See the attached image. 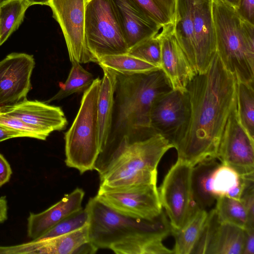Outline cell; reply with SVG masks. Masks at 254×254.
Instances as JSON below:
<instances>
[{
	"mask_svg": "<svg viewBox=\"0 0 254 254\" xmlns=\"http://www.w3.org/2000/svg\"><path fill=\"white\" fill-rule=\"evenodd\" d=\"M97 64L102 68L124 75L146 73L160 68L127 53L100 57Z\"/></svg>",
	"mask_w": 254,
	"mask_h": 254,
	"instance_id": "cell-26",
	"label": "cell"
},
{
	"mask_svg": "<svg viewBox=\"0 0 254 254\" xmlns=\"http://www.w3.org/2000/svg\"><path fill=\"white\" fill-rule=\"evenodd\" d=\"M172 148H174L173 144L159 134L118 146L99 174L100 185L134 175L157 181L158 165L164 155Z\"/></svg>",
	"mask_w": 254,
	"mask_h": 254,
	"instance_id": "cell-6",
	"label": "cell"
},
{
	"mask_svg": "<svg viewBox=\"0 0 254 254\" xmlns=\"http://www.w3.org/2000/svg\"><path fill=\"white\" fill-rule=\"evenodd\" d=\"M237 79L217 52L207 70L197 74L187 87L190 113L186 128L174 143L177 159L194 166L217 159L220 140L236 104Z\"/></svg>",
	"mask_w": 254,
	"mask_h": 254,
	"instance_id": "cell-1",
	"label": "cell"
},
{
	"mask_svg": "<svg viewBox=\"0 0 254 254\" xmlns=\"http://www.w3.org/2000/svg\"><path fill=\"white\" fill-rule=\"evenodd\" d=\"M0 125L22 133L24 137L45 140L48 136L40 130L5 112L0 105Z\"/></svg>",
	"mask_w": 254,
	"mask_h": 254,
	"instance_id": "cell-35",
	"label": "cell"
},
{
	"mask_svg": "<svg viewBox=\"0 0 254 254\" xmlns=\"http://www.w3.org/2000/svg\"><path fill=\"white\" fill-rule=\"evenodd\" d=\"M236 9L244 19L254 24V0H240Z\"/></svg>",
	"mask_w": 254,
	"mask_h": 254,
	"instance_id": "cell-36",
	"label": "cell"
},
{
	"mask_svg": "<svg viewBox=\"0 0 254 254\" xmlns=\"http://www.w3.org/2000/svg\"><path fill=\"white\" fill-rule=\"evenodd\" d=\"M162 28L158 34L161 41V68L173 89L186 91L197 73L175 36L173 24Z\"/></svg>",
	"mask_w": 254,
	"mask_h": 254,
	"instance_id": "cell-14",
	"label": "cell"
},
{
	"mask_svg": "<svg viewBox=\"0 0 254 254\" xmlns=\"http://www.w3.org/2000/svg\"><path fill=\"white\" fill-rule=\"evenodd\" d=\"M101 79H94L83 92L80 107L64 133L65 163L81 174L94 169L100 153L97 105Z\"/></svg>",
	"mask_w": 254,
	"mask_h": 254,
	"instance_id": "cell-5",
	"label": "cell"
},
{
	"mask_svg": "<svg viewBox=\"0 0 254 254\" xmlns=\"http://www.w3.org/2000/svg\"><path fill=\"white\" fill-rule=\"evenodd\" d=\"M64 83L52 100H61L74 94L86 90L92 83L94 78L92 73L81 65V64L74 62Z\"/></svg>",
	"mask_w": 254,
	"mask_h": 254,
	"instance_id": "cell-32",
	"label": "cell"
},
{
	"mask_svg": "<svg viewBox=\"0 0 254 254\" xmlns=\"http://www.w3.org/2000/svg\"><path fill=\"white\" fill-rule=\"evenodd\" d=\"M128 49L156 36L161 28L150 22L129 0H111Z\"/></svg>",
	"mask_w": 254,
	"mask_h": 254,
	"instance_id": "cell-19",
	"label": "cell"
},
{
	"mask_svg": "<svg viewBox=\"0 0 254 254\" xmlns=\"http://www.w3.org/2000/svg\"><path fill=\"white\" fill-rule=\"evenodd\" d=\"M30 6L26 0L0 1V46L16 31L23 21L25 13Z\"/></svg>",
	"mask_w": 254,
	"mask_h": 254,
	"instance_id": "cell-30",
	"label": "cell"
},
{
	"mask_svg": "<svg viewBox=\"0 0 254 254\" xmlns=\"http://www.w3.org/2000/svg\"><path fill=\"white\" fill-rule=\"evenodd\" d=\"M1 107L8 114L19 118L48 136L54 131L64 129L67 125L66 117L60 107L39 101L25 99Z\"/></svg>",
	"mask_w": 254,
	"mask_h": 254,
	"instance_id": "cell-16",
	"label": "cell"
},
{
	"mask_svg": "<svg viewBox=\"0 0 254 254\" xmlns=\"http://www.w3.org/2000/svg\"><path fill=\"white\" fill-rule=\"evenodd\" d=\"M117 75L115 117L107 144L95 165L101 163L119 145L155 135L150 125L151 108L159 98L173 89L161 68L131 75Z\"/></svg>",
	"mask_w": 254,
	"mask_h": 254,
	"instance_id": "cell-2",
	"label": "cell"
},
{
	"mask_svg": "<svg viewBox=\"0 0 254 254\" xmlns=\"http://www.w3.org/2000/svg\"><path fill=\"white\" fill-rule=\"evenodd\" d=\"M84 195L83 190L77 188L46 210L30 212L27 218L28 237L32 240L39 239L65 217L81 209Z\"/></svg>",
	"mask_w": 254,
	"mask_h": 254,
	"instance_id": "cell-18",
	"label": "cell"
},
{
	"mask_svg": "<svg viewBox=\"0 0 254 254\" xmlns=\"http://www.w3.org/2000/svg\"><path fill=\"white\" fill-rule=\"evenodd\" d=\"M207 215V210L197 208L181 228L176 230L172 228L171 235L175 241L173 254H191Z\"/></svg>",
	"mask_w": 254,
	"mask_h": 254,
	"instance_id": "cell-25",
	"label": "cell"
},
{
	"mask_svg": "<svg viewBox=\"0 0 254 254\" xmlns=\"http://www.w3.org/2000/svg\"><path fill=\"white\" fill-rule=\"evenodd\" d=\"M95 197L115 211L135 219L152 220L163 210L156 184L100 185Z\"/></svg>",
	"mask_w": 254,
	"mask_h": 254,
	"instance_id": "cell-9",
	"label": "cell"
},
{
	"mask_svg": "<svg viewBox=\"0 0 254 254\" xmlns=\"http://www.w3.org/2000/svg\"><path fill=\"white\" fill-rule=\"evenodd\" d=\"M7 201L5 196L0 197V223L7 219Z\"/></svg>",
	"mask_w": 254,
	"mask_h": 254,
	"instance_id": "cell-40",
	"label": "cell"
},
{
	"mask_svg": "<svg viewBox=\"0 0 254 254\" xmlns=\"http://www.w3.org/2000/svg\"><path fill=\"white\" fill-rule=\"evenodd\" d=\"M85 2L86 0H50L47 5L62 30L71 63H97L85 36Z\"/></svg>",
	"mask_w": 254,
	"mask_h": 254,
	"instance_id": "cell-10",
	"label": "cell"
},
{
	"mask_svg": "<svg viewBox=\"0 0 254 254\" xmlns=\"http://www.w3.org/2000/svg\"><path fill=\"white\" fill-rule=\"evenodd\" d=\"M12 173L9 163L0 153V187L9 181Z\"/></svg>",
	"mask_w": 254,
	"mask_h": 254,
	"instance_id": "cell-37",
	"label": "cell"
},
{
	"mask_svg": "<svg viewBox=\"0 0 254 254\" xmlns=\"http://www.w3.org/2000/svg\"><path fill=\"white\" fill-rule=\"evenodd\" d=\"M158 34L130 47L127 53L161 68V41Z\"/></svg>",
	"mask_w": 254,
	"mask_h": 254,
	"instance_id": "cell-34",
	"label": "cell"
},
{
	"mask_svg": "<svg viewBox=\"0 0 254 254\" xmlns=\"http://www.w3.org/2000/svg\"><path fill=\"white\" fill-rule=\"evenodd\" d=\"M193 2L194 0H176L173 23L175 36L193 67L195 57Z\"/></svg>",
	"mask_w": 254,
	"mask_h": 254,
	"instance_id": "cell-21",
	"label": "cell"
},
{
	"mask_svg": "<svg viewBox=\"0 0 254 254\" xmlns=\"http://www.w3.org/2000/svg\"><path fill=\"white\" fill-rule=\"evenodd\" d=\"M190 113L187 90L173 89L159 98L153 105L150 114V127L155 134L162 135L174 144L184 132Z\"/></svg>",
	"mask_w": 254,
	"mask_h": 254,
	"instance_id": "cell-12",
	"label": "cell"
},
{
	"mask_svg": "<svg viewBox=\"0 0 254 254\" xmlns=\"http://www.w3.org/2000/svg\"><path fill=\"white\" fill-rule=\"evenodd\" d=\"M30 6L35 4L48 5L50 0H26Z\"/></svg>",
	"mask_w": 254,
	"mask_h": 254,
	"instance_id": "cell-41",
	"label": "cell"
},
{
	"mask_svg": "<svg viewBox=\"0 0 254 254\" xmlns=\"http://www.w3.org/2000/svg\"><path fill=\"white\" fill-rule=\"evenodd\" d=\"M193 25L195 57L193 67L197 74L205 72L216 53L212 0H194Z\"/></svg>",
	"mask_w": 254,
	"mask_h": 254,
	"instance_id": "cell-15",
	"label": "cell"
},
{
	"mask_svg": "<svg viewBox=\"0 0 254 254\" xmlns=\"http://www.w3.org/2000/svg\"><path fill=\"white\" fill-rule=\"evenodd\" d=\"M85 33L88 47L98 59L127 53L125 39L111 0H86Z\"/></svg>",
	"mask_w": 254,
	"mask_h": 254,
	"instance_id": "cell-7",
	"label": "cell"
},
{
	"mask_svg": "<svg viewBox=\"0 0 254 254\" xmlns=\"http://www.w3.org/2000/svg\"><path fill=\"white\" fill-rule=\"evenodd\" d=\"M24 135L19 132L0 125V142L15 137H22Z\"/></svg>",
	"mask_w": 254,
	"mask_h": 254,
	"instance_id": "cell-39",
	"label": "cell"
},
{
	"mask_svg": "<svg viewBox=\"0 0 254 254\" xmlns=\"http://www.w3.org/2000/svg\"><path fill=\"white\" fill-rule=\"evenodd\" d=\"M2 0H0V1H2Z\"/></svg>",
	"mask_w": 254,
	"mask_h": 254,
	"instance_id": "cell-43",
	"label": "cell"
},
{
	"mask_svg": "<svg viewBox=\"0 0 254 254\" xmlns=\"http://www.w3.org/2000/svg\"><path fill=\"white\" fill-rule=\"evenodd\" d=\"M150 22L162 28L173 24L176 0H129Z\"/></svg>",
	"mask_w": 254,
	"mask_h": 254,
	"instance_id": "cell-28",
	"label": "cell"
},
{
	"mask_svg": "<svg viewBox=\"0 0 254 254\" xmlns=\"http://www.w3.org/2000/svg\"><path fill=\"white\" fill-rule=\"evenodd\" d=\"M245 238V229L234 224L219 222L206 254H243Z\"/></svg>",
	"mask_w": 254,
	"mask_h": 254,
	"instance_id": "cell-22",
	"label": "cell"
},
{
	"mask_svg": "<svg viewBox=\"0 0 254 254\" xmlns=\"http://www.w3.org/2000/svg\"><path fill=\"white\" fill-rule=\"evenodd\" d=\"M216 52L237 80L254 81V24L224 0H212Z\"/></svg>",
	"mask_w": 254,
	"mask_h": 254,
	"instance_id": "cell-3",
	"label": "cell"
},
{
	"mask_svg": "<svg viewBox=\"0 0 254 254\" xmlns=\"http://www.w3.org/2000/svg\"><path fill=\"white\" fill-rule=\"evenodd\" d=\"M89 221L88 211L86 208H81L65 217L38 240L58 237L71 233L88 225Z\"/></svg>",
	"mask_w": 254,
	"mask_h": 254,
	"instance_id": "cell-33",
	"label": "cell"
},
{
	"mask_svg": "<svg viewBox=\"0 0 254 254\" xmlns=\"http://www.w3.org/2000/svg\"><path fill=\"white\" fill-rule=\"evenodd\" d=\"M246 238L243 254H254V228L245 230Z\"/></svg>",
	"mask_w": 254,
	"mask_h": 254,
	"instance_id": "cell-38",
	"label": "cell"
},
{
	"mask_svg": "<svg viewBox=\"0 0 254 254\" xmlns=\"http://www.w3.org/2000/svg\"><path fill=\"white\" fill-rule=\"evenodd\" d=\"M246 185L244 176L222 163L217 165L211 176L210 188L216 199L226 196L240 200Z\"/></svg>",
	"mask_w": 254,
	"mask_h": 254,
	"instance_id": "cell-24",
	"label": "cell"
},
{
	"mask_svg": "<svg viewBox=\"0 0 254 254\" xmlns=\"http://www.w3.org/2000/svg\"><path fill=\"white\" fill-rule=\"evenodd\" d=\"M97 105V119L100 153L105 148L110 135L113 122L115 94L117 81V73L102 68Z\"/></svg>",
	"mask_w": 254,
	"mask_h": 254,
	"instance_id": "cell-20",
	"label": "cell"
},
{
	"mask_svg": "<svg viewBox=\"0 0 254 254\" xmlns=\"http://www.w3.org/2000/svg\"><path fill=\"white\" fill-rule=\"evenodd\" d=\"M216 159L205 160L192 168L191 189L193 199L198 208L206 210L216 202V198L210 188V178L213 171L219 164Z\"/></svg>",
	"mask_w": 254,
	"mask_h": 254,
	"instance_id": "cell-23",
	"label": "cell"
},
{
	"mask_svg": "<svg viewBox=\"0 0 254 254\" xmlns=\"http://www.w3.org/2000/svg\"><path fill=\"white\" fill-rule=\"evenodd\" d=\"M220 223L234 224L245 230L254 228L241 200L226 196L217 197L214 208Z\"/></svg>",
	"mask_w": 254,
	"mask_h": 254,
	"instance_id": "cell-29",
	"label": "cell"
},
{
	"mask_svg": "<svg viewBox=\"0 0 254 254\" xmlns=\"http://www.w3.org/2000/svg\"><path fill=\"white\" fill-rule=\"evenodd\" d=\"M85 208L89 214V240L98 249H110L135 236H152L163 240L171 235L172 227L163 210L152 220L135 219L115 211L95 196L90 198Z\"/></svg>",
	"mask_w": 254,
	"mask_h": 254,
	"instance_id": "cell-4",
	"label": "cell"
},
{
	"mask_svg": "<svg viewBox=\"0 0 254 254\" xmlns=\"http://www.w3.org/2000/svg\"><path fill=\"white\" fill-rule=\"evenodd\" d=\"M90 242L88 224L71 233L19 245L0 246V254H77Z\"/></svg>",
	"mask_w": 254,
	"mask_h": 254,
	"instance_id": "cell-17",
	"label": "cell"
},
{
	"mask_svg": "<svg viewBox=\"0 0 254 254\" xmlns=\"http://www.w3.org/2000/svg\"><path fill=\"white\" fill-rule=\"evenodd\" d=\"M35 64L33 56L25 53H12L0 61V106L26 99Z\"/></svg>",
	"mask_w": 254,
	"mask_h": 254,
	"instance_id": "cell-13",
	"label": "cell"
},
{
	"mask_svg": "<svg viewBox=\"0 0 254 254\" xmlns=\"http://www.w3.org/2000/svg\"><path fill=\"white\" fill-rule=\"evenodd\" d=\"M1 37V28H0V39Z\"/></svg>",
	"mask_w": 254,
	"mask_h": 254,
	"instance_id": "cell-42",
	"label": "cell"
},
{
	"mask_svg": "<svg viewBox=\"0 0 254 254\" xmlns=\"http://www.w3.org/2000/svg\"><path fill=\"white\" fill-rule=\"evenodd\" d=\"M237 110L242 126L254 139V83L237 81Z\"/></svg>",
	"mask_w": 254,
	"mask_h": 254,
	"instance_id": "cell-31",
	"label": "cell"
},
{
	"mask_svg": "<svg viewBox=\"0 0 254 254\" xmlns=\"http://www.w3.org/2000/svg\"><path fill=\"white\" fill-rule=\"evenodd\" d=\"M217 159L241 175L254 173V139L239 121L237 102L221 136Z\"/></svg>",
	"mask_w": 254,
	"mask_h": 254,
	"instance_id": "cell-11",
	"label": "cell"
},
{
	"mask_svg": "<svg viewBox=\"0 0 254 254\" xmlns=\"http://www.w3.org/2000/svg\"><path fill=\"white\" fill-rule=\"evenodd\" d=\"M163 240L148 235L129 237L114 244L110 249L117 254H169L172 250L166 247Z\"/></svg>",
	"mask_w": 254,
	"mask_h": 254,
	"instance_id": "cell-27",
	"label": "cell"
},
{
	"mask_svg": "<svg viewBox=\"0 0 254 254\" xmlns=\"http://www.w3.org/2000/svg\"><path fill=\"white\" fill-rule=\"evenodd\" d=\"M193 166L178 160L158 188L160 200L174 229L181 228L195 209L191 189Z\"/></svg>",
	"mask_w": 254,
	"mask_h": 254,
	"instance_id": "cell-8",
	"label": "cell"
}]
</instances>
